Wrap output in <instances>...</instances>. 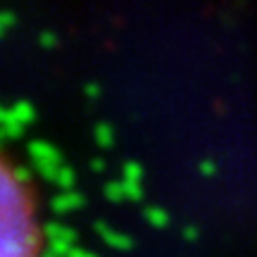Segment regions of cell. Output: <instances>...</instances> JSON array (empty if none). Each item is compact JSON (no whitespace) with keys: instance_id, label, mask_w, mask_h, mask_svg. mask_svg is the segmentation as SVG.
<instances>
[{"instance_id":"obj_6","label":"cell","mask_w":257,"mask_h":257,"mask_svg":"<svg viewBox=\"0 0 257 257\" xmlns=\"http://www.w3.org/2000/svg\"><path fill=\"white\" fill-rule=\"evenodd\" d=\"M83 195H79V193L74 191H67V193H60V195H55L53 198V210L55 212H72V210H79V207H83Z\"/></svg>"},{"instance_id":"obj_20","label":"cell","mask_w":257,"mask_h":257,"mask_svg":"<svg viewBox=\"0 0 257 257\" xmlns=\"http://www.w3.org/2000/svg\"><path fill=\"white\" fill-rule=\"evenodd\" d=\"M12 24H15V15H12V12H3V17H0V29L8 31Z\"/></svg>"},{"instance_id":"obj_18","label":"cell","mask_w":257,"mask_h":257,"mask_svg":"<svg viewBox=\"0 0 257 257\" xmlns=\"http://www.w3.org/2000/svg\"><path fill=\"white\" fill-rule=\"evenodd\" d=\"M38 43H41L43 48H55L57 46V36L53 34V31H43L41 38H38Z\"/></svg>"},{"instance_id":"obj_23","label":"cell","mask_w":257,"mask_h":257,"mask_svg":"<svg viewBox=\"0 0 257 257\" xmlns=\"http://www.w3.org/2000/svg\"><path fill=\"white\" fill-rule=\"evenodd\" d=\"M69 257H98V255H93V252H86V250H81V248H74L72 252H69Z\"/></svg>"},{"instance_id":"obj_2","label":"cell","mask_w":257,"mask_h":257,"mask_svg":"<svg viewBox=\"0 0 257 257\" xmlns=\"http://www.w3.org/2000/svg\"><path fill=\"white\" fill-rule=\"evenodd\" d=\"M34 119H36V110H34V105L29 100H17L10 110L3 112V121H17L22 126L31 124Z\"/></svg>"},{"instance_id":"obj_14","label":"cell","mask_w":257,"mask_h":257,"mask_svg":"<svg viewBox=\"0 0 257 257\" xmlns=\"http://www.w3.org/2000/svg\"><path fill=\"white\" fill-rule=\"evenodd\" d=\"M10 169V174L15 176V181H19L22 186H29V181H31V172H29L27 167H15V165H5Z\"/></svg>"},{"instance_id":"obj_13","label":"cell","mask_w":257,"mask_h":257,"mask_svg":"<svg viewBox=\"0 0 257 257\" xmlns=\"http://www.w3.org/2000/svg\"><path fill=\"white\" fill-rule=\"evenodd\" d=\"M124 184V195H126V200H143V186L141 184H134V181H121Z\"/></svg>"},{"instance_id":"obj_1","label":"cell","mask_w":257,"mask_h":257,"mask_svg":"<svg viewBox=\"0 0 257 257\" xmlns=\"http://www.w3.org/2000/svg\"><path fill=\"white\" fill-rule=\"evenodd\" d=\"M0 207H3V257H34L38 250V229L34 224V212L27 186L15 181L8 167H3L0 186Z\"/></svg>"},{"instance_id":"obj_5","label":"cell","mask_w":257,"mask_h":257,"mask_svg":"<svg viewBox=\"0 0 257 257\" xmlns=\"http://www.w3.org/2000/svg\"><path fill=\"white\" fill-rule=\"evenodd\" d=\"M43 233H46V238L50 240V243H72V245H74V240H76V233H74V229L64 226V224H57V221H50V224H46Z\"/></svg>"},{"instance_id":"obj_22","label":"cell","mask_w":257,"mask_h":257,"mask_svg":"<svg viewBox=\"0 0 257 257\" xmlns=\"http://www.w3.org/2000/svg\"><path fill=\"white\" fill-rule=\"evenodd\" d=\"M91 169L95 174H100V172H105V162L102 160H91Z\"/></svg>"},{"instance_id":"obj_10","label":"cell","mask_w":257,"mask_h":257,"mask_svg":"<svg viewBox=\"0 0 257 257\" xmlns=\"http://www.w3.org/2000/svg\"><path fill=\"white\" fill-rule=\"evenodd\" d=\"M36 165V172L48 181H55L57 174H60V167L62 165H53V162H34Z\"/></svg>"},{"instance_id":"obj_19","label":"cell","mask_w":257,"mask_h":257,"mask_svg":"<svg viewBox=\"0 0 257 257\" xmlns=\"http://www.w3.org/2000/svg\"><path fill=\"white\" fill-rule=\"evenodd\" d=\"M83 93H86V98L98 100V98H100V86H98V83H86V86H83Z\"/></svg>"},{"instance_id":"obj_8","label":"cell","mask_w":257,"mask_h":257,"mask_svg":"<svg viewBox=\"0 0 257 257\" xmlns=\"http://www.w3.org/2000/svg\"><path fill=\"white\" fill-rule=\"evenodd\" d=\"M93 138H95V143L100 148H112L114 146V128L107 121H100V124H95V128H93Z\"/></svg>"},{"instance_id":"obj_24","label":"cell","mask_w":257,"mask_h":257,"mask_svg":"<svg viewBox=\"0 0 257 257\" xmlns=\"http://www.w3.org/2000/svg\"><path fill=\"white\" fill-rule=\"evenodd\" d=\"M43 257H60V255H50V252H48V255H43Z\"/></svg>"},{"instance_id":"obj_21","label":"cell","mask_w":257,"mask_h":257,"mask_svg":"<svg viewBox=\"0 0 257 257\" xmlns=\"http://www.w3.org/2000/svg\"><path fill=\"white\" fill-rule=\"evenodd\" d=\"M184 238L186 240H198V229H195V226H186V229H184Z\"/></svg>"},{"instance_id":"obj_7","label":"cell","mask_w":257,"mask_h":257,"mask_svg":"<svg viewBox=\"0 0 257 257\" xmlns=\"http://www.w3.org/2000/svg\"><path fill=\"white\" fill-rule=\"evenodd\" d=\"M143 217H146V221L153 229H167L169 221H172V217H169V212L165 207H146Z\"/></svg>"},{"instance_id":"obj_15","label":"cell","mask_w":257,"mask_h":257,"mask_svg":"<svg viewBox=\"0 0 257 257\" xmlns=\"http://www.w3.org/2000/svg\"><path fill=\"white\" fill-rule=\"evenodd\" d=\"M24 126L17 121H3V138H22Z\"/></svg>"},{"instance_id":"obj_12","label":"cell","mask_w":257,"mask_h":257,"mask_svg":"<svg viewBox=\"0 0 257 257\" xmlns=\"http://www.w3.org/2000/svg\"><path fill=\"white\" fill-rule=\"evenodd\" d=\"M105 198L112 202H119L124 200L126 195H124V184H117V181H112V184L105 186Z\"/></svg>"},{"instance_id":"obj_11","label":"cell","mask_w":257,"mask_h":257,"mask_svg":"<svg viewBox=\"0 0 257 257\" xmlns=\"http://www.w3.org/2000/svg\"><path fill=\"white\" fill-rule=\"evenodd\" d=\"M143 179V167L138 162H126L124 165V181H134V184H141Z\"/></svg>"},{"instance_id":"obj_4","label":"cell","mask_w":257,"mask_h":257,"mask_svg":"<svg viewBox=\"0 0 257 257\" xmlns=\"http://www.w3.org/2000/svg\"><path fill=\"white\" fill-rule=\"evenodd\" d=\"M95 231L102 236V240L110 245V248H117V250H128L131 248V238L128 236H124V233H119V231L110 229L105 221H98L95 224Z\"/></svg>"},{"instance_id":"obj_9","label":"cell","mask_w":257,"mask_h":257,"mask_svg":"<svg viewBox=\"0 0 257 257\" xmlns=\"http://www.w3.org/2000/svg\"><path fill=\"white\" fill-rule=\"evenodd\" d=\"M55 184L62 188L64 193L67 191H72L74 188V184H76V174H74L69 167H60V174H57V179H55Z\"/></svg>"},{"instance_id":"obj_17","label":"cell","mask_w":257,"mask_h":257,"mask_svg":"<svg viewBox=\"0 0 257 257\" xmlns=\"http://www.w3.org/2000/svg\"><path fill=\"white\" fill-rule=\"evenodd\" d=\"M198 172H200V176H205V179H210V176L217 174V165H214L212 160H202L200 165H198Z\"/></svg>"},{"instance_id":"obj_16","label":"cell","mask_w":257,"mask_h":257,"mask_svg":"<svg viewBox=\"0 0 257 257\" xmlns=\"http://www.w3.org/2000/svg\"><path fill=\"white\" fill-rule=\"evenodd\" d=\"M72 250H74L72 243H50L48 252H50V255H60V257H69Z\"/></svg>"},{"instance_id":"obj_3","label":"cell","mask_w":257,"mask_h":257,"mask_svg":"<svg viewBox=\"0 0 257 257\" xmlns=\"http://www.w3.org/2000/svg\"><path fill=\"white\" fill-rule=\"evenodd\" d=\"M29 155L34 157V162H53V165H60V150L53 148L46 141H31L29 143Z\"/></svg>"}]
</instances>
